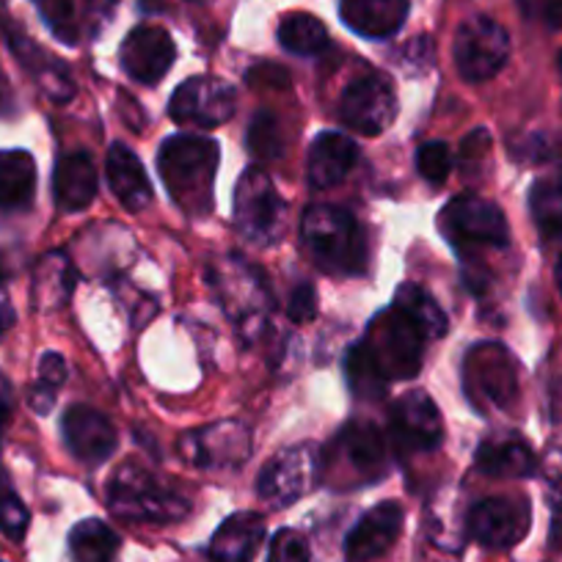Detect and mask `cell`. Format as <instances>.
<instances>
[{
	"label": "cell",
	"mask_w": 562,
	"mask_h": 562,
	"mask_svg": "<svg viewBox=\"0 0 562 562\" xmlns=\"http://www.w3.org/2000/svg\"><path fill=\"white\" fill-rule=\"evenodd\" d=\"M119 546V535L100 518H86L69 532V551L75 562H113Z\"/></svg>",
	"instance_id": "29"
},
{
	"label": "cell",
	"mask_w": 562,
	"mask_h": 562,
	"mask_svg": "<svg viewBox=\"0 0 562 562\" xmlns=\"http://www.w3.org/2000/svg\"><path fill=\"white\" fill-rule=\"evenodd\" d=\"M403 532V507L397 502H381L361 516L353 532L345 540V554L350 562H370L386 554Z\"/></svg>",
	"instance_id": "19"
},
{
	"label": "cell",
	"mask_w": 562,
	"mask_h": 562,
	"mask_svg": "<svg viewBox=\"0 0 562 562\" xmlns=\"http://www.w3.org/2000/svg\"><path fill=\"white\" fill-rule=\"evenodd\" d=\"M306 251L334 276H356L367 268V237L359 221L334 204H315L301 224Z\"/></svg>",
	"instance_id": "2"
},
{
	"label": "cell",
	"mask_w": 562,
	"mask_h": 562,
	"mask_svg": "<svg viewBox=\"0 0 562 562\" xmlns=\"http://www.w3.org/2000/svg\"><path fill=\"white\" fill-rule=\"evenodd\" d=\"M510 58V36L496 20L472 18L458 29L456 67L467 83H485Z\"/></svg>",
	"instance_id": "9"
},
{
	"label": "cell",
	"mask_w": 562,
	"mask_h": 562,
	"mask_svg": "<svg viewBox=\"0 0 562 562\" xmlns=\"http://www.w3.org/2000/svg\"><path fill=\"white\" fill-rule=\"evenodd\" d=\"M394 306L403 310L428 339L445 337L447 334V315L436 304L434 295L428 290H422L419 284H400L397 295H394Z\"/></svg>",
	"instance_id": "31"
},
{
	"label": "cell",
	"mask_w": 562,
	"mask_h": 562,
	"mask_svg": "<svg viewBox=\"0 0 562 562\" xmlns=\"http://www.w3.org/2000/svg\"><path fill=\"white\" fill-rule=\"evenodd\" d=\"M108 507L133 524H177L191 513V502L138 463H124L108 483Z\"/></svg>",
	"instance_id": "3"
},
{
	"label": "cell",
	"mask_w": 562,
	"mask_h": 562,
	"mask_svg": "<svg viewBox=\"0 0 562 562\" xmlns=\"http://www.w3.org/2000/svg\"><path fill=\"white\" fill-rule=\"evenodd\" d=\"M529 521H532V513H529L527 499L491 496L469 513V535L485 549L505 551L527 538Z\"/></svg>",
	"instance_id": "16"
},
{
	"label": "cell",
	"mask_w": 562,
	"mask_h": 562,
	"mask_svg": "<svg viewBox=\"0 0 562 562\" xmlns=\"http://www.w3.org/2000/svg\"><path fill=\"white\" fill-rule=\"evenodd\" d=\"M397 116V94L383 75H364L342 91L339 119L361 135H381Z\"/></svg>",
	"instance_id": "15"
},
{
	"label": "cell",
	"mask_w": 562,
	"mask_h": 562,
	"mask_svg": "<svg viewBox=\"0 0 562 562\" xmlns=\"http://www.w3.org/2000/svg\"><path fill=\"white\" fill-rule=\"evenodd\" d=\"M279 42L295 56H315L328 45V31L315 14H288L279 25Z\"/></svg>",
	"instance_id": "32"
},
{
	"label": "cell",
	"mask_w": 562,
	"mask_h": 562,
	"mask_svg": "<svg viewBox=\"0 0 562 562\" xmlns=\"http://www.w3.org/2000/svg\"><path fill=\"white\" fill-rule=\"evenodd\" d=\"M281 221H284V202L279 199L273 180L257 166L243 171L235 188L237 232L254 246H270L281 235Z\"/></svg>",
	"instance_id": "6"
},
{
	"label": "cell",
	"mask_w": 562,
	"mask_h": 562,
	"mask_svg": "<svg viewBox=\"0 0 562 562\" xmlns=\"http://www.w3.org/2000/svg\"><path fill=\"white\" fill-rule=\"evenodd\" d=\"M75 288V270L64 254L53 251L42 257L34 273V301L40 310H56L69 299Z\"/></svg>",
	"instance_id": "28"
},
{
	"label": "cell",
	"mask_w": 562,
	"mask_h": 562,
	"mask_svg": "<svg viewBox=\"0 0 562 562\" xmlns=\"http://www.w3.org/2000/svg\"><path fill=\"white\" fill-rule=\"evenodd\" d=\"M31 513L29 507L23 505L20 494L14 491L9 474L0 469V532L12 540H23L25 532H29Z\"/></svg>",
	"instance_id": "35"
},
{
	"label": "cell",
	"mask_w": 562,
	"mask_h": 562,
	"mask_svg": "<svg viewBox=\"0 0 562 562\" xmlns=\"http://www.w3.org/2000/svg\"><path fill=\"white\" fill-rule=\"evenodd\" d=\"M34 3L42 12V18H45V23L53 29V34L61 36L69 45L78 40V12H75V0H34Z\"/></svg>",
	"instance_id": "37"
},
{
	"label": "cell",
	"mask_w": 562,
	"mask_h": 562,
	"mask_svg": "<svg viewBox=\"0 0 562 562\" xmlns=\"http://www.w3.org/2000/svg\"><path fill=\"white\" fill-rule=\"evenodd\" d=\"M248 149H251L254 158L259 160H276L284 153V144H281V127L279 119L273 113H257L248 124Z\"/></svg>",
	"instance_id": "36"
},
{
	"label": "cell",
	"mask_w": 562,
	"mask_h": 562,
	"mask_svg": "<svg viewBox=\"0 0 562 562\" xmlns=\"http://www.w3.org/2000/svg\"><path fill=\"white\" fill-rule=\"evenodd\" d=\"M265 540V518L259 513H235L215 529L210 540V560L251 562Z\"/></svg>",
	"instance_id": "24"
},
{
	"label": "cell",
	"mask_w": 562,
	"mask_h": 562,
	"mask_svg": "<svg viewBox=\"0 0 562 562\" xmlns=\"http://www.w3.org/2000/svg\"><path fill=\"white\" fill-rule=\"evenodd\" d=\"M288 315H290V321H295V323H310L312 317L317 315V293L310 281H301L299 288L293 290V295H290V304H288Z\"/></svg>",
	"instance_id": "40"
},
{
	"label": "cell",
	"mask_w": 562,
	"mask_h": 562,
	"mask_svg": "<svg viewBox=\"0 0 562 562\" xmlns=\"http://www.w3.org/2000/svg\"><path fill=\"white\" fill-rule=\"evenodd\" d=\"M67 450L86 467H100L116 450V430L111 419L91 405H69L61 419Z\"/></svg>",
	"instance_id": "18"
},
{
	"label": "cell",
	"mask_w": 562,
	"mask_h": 562,
	"mask_svg": "<svg viewBox=\"0 0 562 562\" xmlns=\"http://www.w3.org/2000/svg\"><path fill=\"white\" fill-rule=\"evenodd\" d=\"M321 467L339 488L378 483L389 472L386 441L370 422H350L321 458Z\"/></svg>",
	"instance_id": "5"
},
{
	"label": "cell",
	"mask_w": 562,
	"mask_h": 562,
	"mask_svg": "<svg viewBox=\"0 0 562 562\" xmlns=\"http://www.w3.org/2000/svg\"><path fill=\"white\" fill-rule=\"evenodd\" d=\"M36 164L25 149H0V210H25L34 202Z\"/></svg>",
	"instance_id": "26"
},
{
	"label": "cell",
	"mask_w": 562,
	"mask_h": 562,
	"mask_svg": "<svg viewBox=\"0 0 562 562\" xmlns=\"http://www.w3.org/2000/svg\"><path fill=\"white\" fill-rule=\"evenodd\" d=\"M67 381V361L58 353H45L40 361V381L31 386L29 403L36 414H47L56 405V389Z\"/></svg>",
	"instance_id": "34"
},
{
	"label": "cell",
	"mask_w": 562,
	"mask_h": 562,
	"mask_svg": "<svg viewBox=\"0 0 562 562\" xmlns=\"http://www.w3.org/2000/svg\"><path fill=\"white\" fill-rule=\"evenodd\" d=\"M122 69L135 83L155 86L166 78L177 58L175 40L158 25H138L122 42Z\"/></svg>",
	"instance_id": "17"
},
{
	"label": "cell",
	"mask_w": 562,
	"mask_h": 562,
	"mask_svg": "<svg viewBox=\"0 0 562 562\" xmlns=\"http://www.w3.org/2000/svg\"><path fill=\"white\" fill-rule=\"evenodd\" d=\"M339 18L353 34L386 40L403 29L408 0H339Z\"/></svg>",
	"instance_id": "21"
},
{
	"label": "cell",
	"mask_w": 562,
	"mask_h": 562,
	"mask_svg": "<svg viewBox=\"0 0 562 562\" xmlns=\"http://www.w3.org/2000/svg\"><path fill=\"white\" fill-rule=\"evenodd\" d=\"M529 213L546 240L562 237V177H540L529 188Z\"/></svg>",
	"instance_id": "30"
},
{
	"label": "cell",
	"mask_w": 562,
	"mask_h": 562,
	"mask_svg": "<svg viewBox=\"0 0 562 562\" xmlns=\"http://www.w3.org/2000/svg\"><path fill=\"white\" fill-rule=\"evenodd\" d=\"M359 160L356 140L345 133H321L310 149V182L315 188H334L348 180Z\"/></svg>",
	"instance_id": "23"
},
{
	"label": "cell",
	"mask_w": 562,
	"mask_h": 562,
	"mask_svg": "<svg viewBox=\"0 0 562 562\" xmlns=\"http://www.w3.org/2000/svg\"><path fill=\"white\" fill-rule=\"evenodd\" d=\"M235 105V89L226 80L213 78V75H199V78H188L186 83L177 86L169 102V116L177 124L210 130L229 122Z\"/></svg>",
	"instance_id": "11"
},
{
	"label": "cell",
	"mask_w": 562,
	"mask_h": 562,
	"mask_svg": "<svg viewBox=\"0 0 562 562\" xmlns=\"http://www.w3.org/2000/svg\"><path fill=\"white\" fill-rule=\"evenodd\" d=\"M215 279H218L215 288H218L224 310L229 312L232 321L246 334L259 331L270 310V295L268 288H265L262 273H257L240 257H229V262L218 268Z\"/></svg>",
	"instance_id": "12"
},
{
	"label": "cell",
	"mask_w": 562,
	"mask_h": 562,
	"mask_svg": "<svg viewBox=\"0 0 562 562\" xmlns=\"http://www.w3.org/2000/svg\"><path fill=\"white\" fill-rule=\"evenodd\" d=\"M78 7L83 9V23H89L91 34H97L100 25L108 23V18L113 14L116 0H75V12H78Z\"/></svg>",
	"instance_id": "41"
},
{
	"label": "cell",
	"mask_w": 562,
	"mask_h": 562,
	"mask_svg": "<svg viewBox=\"0 0 562 562\" xmlns=\"http://www.w3.org/2000/svg\"><path fill=\"white\" fill-rule=\"evenodd\" d=\"M180 452L199 469H235L251 456V434L243 422H215L188 430L180 441Z\"/></svg>",
	"instance_id": "14"
},
{
	"label": "cell",
	"mask_w": 562,
	"mask_h": 562,
	"mask_svg": "<svg viewBox=\"0 0 562 562\" xmlns=\"http://www.w3.org/2000/svg\"><path fill=\"white\" fill-rule=\"evenodd\" d=\"M557 69H560V72H562V50H560V56H557Z\"/></svg>",
	"instance_id": "47"
},
{
	"label": "cell",
	"mask_w": 562,
	"mask_h": 562,
	"mask_svg": "<svg viewBox=\"0 0 562 562\" xmlns=\"http://www.w3.org/2000/svg\"><path fill=\"white\" fill-rule=\"evenodd\" d=\"M477 469L491 477H532L538 458L521 439H488L477 447Z\"/></svg>",
	"instance_id": "25"
},
{
	"label": "cell",
	"mask_w": 562,
	"mask_h": 562,
	"mask_svg": "<svg viewBox=\"0 0 562 562\" xmlns=\"http://www.w3.org/2000/svg\"><path fill=\"white\" fill-rule=\"evenodd\" d=\"M317 472H321V456L315 445L288 447L273 461L265 463L257 480V494L270 507H290L315 485Z\"/></svg>",
	"instance_id": "10"
},
{
	"label": "cell",
	"mask_w": 562,
	"mask_h": 562,
	"mask_svg": "<svg viewBox=\"0 0 562 562\" xmlns=\"http://www.w3.org/2000/svg\"><path fill=\"white\" fill-rule=\"evenodd\" d=\"M345 378H348V386L356 397H378V394L386 389V378L378 372V367L372 364L370 353L364 350V345H353L345 359Z\"/></svg>",
	"instance_id": "33"
},
{
	"label": "cell",
	"mask_w": 562,
	"mask_h": 562,
	"mask_svg": "<svg viewBox=\"0 0 562 562\" xmlns=\"http://www.w3.org/2000/svg\"><path fill=\"white\" fill-rule=\"evenodd\" d=\"M463 386L477 408H507L516 400V361L505 345H474L463 364Z\"/></svg>",
	"instance_id": "8"
},
{
	"label": "cell",
	"mask_w": 562,
	"mask_h": 562,
	"mask_svg": "<svg viewBox=\"0 0 562 562\" xmlns=\"http://www.w3.org/2000/svg\"><path fill=\"white\" fill-rule=\"evenodd\" d=\"M554 279H557V288H560V293H562V257H560V262H557V268H554Z\"/></svg>",
	"instance_id": "46"
},
{
	"label": "cell",
	"mask_w": 562,
	"mask_h": 562,
	"mask_svg": "<svg viewBox=\"0 0 562 562\" xmlns=\"http://www.w3.org/2000/svg\"><path fill=\"white\" fill-rule=\"evenodd\" d=\"M441 411L425 392H405L389 408V439L397 452H430L441 445Z\"/></svg>",
	"instance_id": "13"
},
{
	"label": "cell",
	"mask_w": 562,
	"mask_h": 562,
	"mask_svg": "<svg viewBox=\"0 0 562 562\" xmlns=\"http://www.w3.org/2000/svg\"><path fill=\"white\" fill-rule=\"evenodd\" d=\"M425 342L428 337L416 328V323L392 304L370 323L361 345L386 381H405L419 372Z\"/></svg>",
	"instance_id": "4"
},
{
	"label": "cell",
	"mask_w": 562,
	"mask_h": 562,
	"mask_svg": "<svg viewBox=\"0 0 562 562\" xmlns=\"http://www.w3.org/2000/svg\"><path fill=\"white\" fill-rule=\"evenodd\" d=\"M441 232L463 254L472 248H505L510 229L507 218L494 202L483 196H458L441 210Z\"/></svg>",
	"instance_id": "7"
},
{
	"label": "cell",
	"mask_w": 562,
	"mask_h": 562,
	"mask_svg": "<svg viewBox=\"0 0 562 562\" xmlns=\"http://www.w3.org/2000/svg\"><path fill=\"white\" fill-rule=\"evenodd\" d=\"M416 169L434 186H441V182L450 177L452 171V153L445 140H428L422 144L419 153H416Z\"/></svg>",
	"instance_id": "38"
},
{
	"label": "cell",
	"mask_w": 562,
	"mask_h": 562,
	"mask_svg": "<svg viewBox=\"0 0 562 562\" xmlns=\"http://www.w3.org/2000/svg\"><path fill=\"white\" fill-rule=\"evenodd\" d=\"M9 45H12L14 56L23 61V67L29 69L42 86H45V91L53 97V100L67 102L69 97L75 94V86L72 80H69V75L64 72V67H58V64L53 61L42 47H36L29 36L9 31Z\"/></svg>",
	"instance_id": "27"
},
{
	"label": "cell",
	"mask_w": 562,
	"mask_h": 562,
	"mask_svg": "<svg viewBox=\"0 0 562 562\" xmlns=\"http://www.w3.org/2000/svg\"><path fill=\"white\" fill-rule=\"evenodd\" d=\"M218 144L202 135H171L160 144L158 169L175 202L188 215H207L218 171Z\"/></svg>",
	"instance_id": "1"
},
{
	"label": "cell",
	"mask_w": 562,
	"mask_h": 562,
	"mask_svg": "<svg viewBox=\"0 0 562 562\" xmlns=\"http://www.w3.org/2000/svg\"><path fill=\"white\" fill-rule=\"evenodd\" d=\"M108 186L127 213H140L153 202V182H149L144 164L135 158L133 149L124 144H113L105 160Z\"/></svg>",
	"instance_id": "20"
},
{
	"label": "cell",
	"mask_w": 562,
	"mask_h": 562,
	"mask_svg": "<svg viewBox=\"0 0 562 562\" xmlns=\"http://www.w3.org/2000/svg\"><path fill=\"white\" fill-rule=\"evenodd\" d=\"M97 196L94 160L86 153L64 155L53 171V199L61 213H80Z\"/></svg>",
	"instance_id": "22"
},
{
	"label": "cell",
	"mask_w": 562,
	"mask_h": 562,
	"mask_svg": "<svg viewBox=\"0 0 562 562\" xmlns=\"http://www.w3.org/2000/svg\"><path fill=\"white\" fill-rule=\"evenodd\" d=\"M268 562H310V543L299 529H279L270 543Z\"/></svg>",
	"instance_id": "39"
},
{
	"label": "cell",
	"mask_w": 562,
	"mask_h": 562,
	"mask_svg": "<svg viewBox=\"0 0 562 562\" xmlns=\"http://www.w3.org/2000/svg\"><path fill=\"white\" fill-rule=\"evenodd\" d=\"M14 414V389L3 372H0V445H3V436H7L9 425H12Z\"/></svg>",
	"instance_id": "42"
},
{
	"label": "cell",
	"mask_w": 562,
	"mask_h": 562,
	"mask_svg": "<svg viewBox=\"0 0 562 562\" xmlns=\"http://www.w3.org/2000/svg\"><path fill=\"white\" fill-rule=\"evenodd\" d=\"M14 323V310L12 304H9V295L7 290H3V281H0V334L9 331Z\"/></svg>",
	"instance_id": "44"
},
{
	"label": "cell",
	"mask_w": 562,
	"mask_h": 562,
	"mask_svg": "<svg viewBox=\"0 0 562 562\" xmlns=\"http://www.w3.org/2000/svg\"><path fill=\"white\" fill-rule=\"evenodd\" d=\"M551 546L562 549V510L557 507L554 516H551Z\"/></svg>",
	"instance_id": "45"
},
{
	"label": "cell",
	"mask_w": 562,
	"mask_h": 562,
	"mask_svg": "<svg viewBox=\"0 0 562 562\" xmlns=\"http://www.w3.org/2000/svg\"><path fill=\"white\" fill-rule=\"evenodd\" d=\"M540 14L549 29H562V0H540Z\"/></svg>",
	"instance_id": "43"
}]
</instances>
